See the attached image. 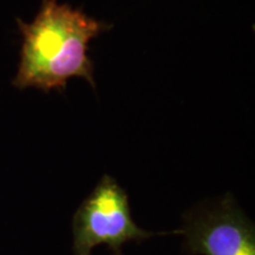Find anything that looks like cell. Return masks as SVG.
Returning <instances> with one entry per match:
<instances>
[{"label": "cell", "instance_id": "obj_1", "mask_svg": "<svg viewBox=\"0 0 255 255\" xmlns=\"http://www.w3.org/2000/svg\"><path fill=\"white\" fill-rule=\"evenodd\" d=\"M23 36L20 64L13 85L44 92L65 89L71 77H82L95 89L89 43L110 26L58 0H41L30 24L17 19Z\"/></svg>", "mask_w": 255, "mask_h": 255}, {"label": "cell", "instance_id": "obj_2", "mask_svg": "<svg viewBox=\"0 0 255 255\" xmlns=\"http://www.w3.org/2000/svg\"><path fill=\"white\" fill-rule=\"evenodd\" d=\"M72 234L75 255H91L100 245H107L113 255H122L126 242L145 240L155 233L133 222L127 193L113 177L104 175L75 213Z\"/></svg>", "mask_w": 255, "mask_h": 255}, {"label": "cell", "instance_id": "obj_3", "mask_svg": "<svg viewBox=\"0 0 255 255\" xmlns=\"http://www.w3.org/2000/svg\"><path fill=\"white\" fill-rule=\"evenodd\" d=\"M176 233L183 235L184 248L193 255H255L253 222L231 196L194 210Z\"/></svg>", "mask_w": 255, "mask_h": 255}]
</instances>
